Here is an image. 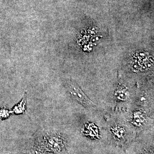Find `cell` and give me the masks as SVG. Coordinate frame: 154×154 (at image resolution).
Segmentation results:
<instances>
[{
  "label": "cell",
  "instance_id": "cell-5",
  "mask_svg": "<svg viewBox=\"0 0 154 154\" xmlns=\"http://www.w3.org/2000/svg\"><path fill=\"white\" fill-rule=\"evenodd\" d=\"M29 154H53L50 153H46V152H43L40 151L38 149L34 147V149H31V151L29 152Z\"/></svg>",
  "mask_w": 154,
  "mask_h": 154
},
{
  "label": "cell",
  "instance_id": "cell-2",
  "mask_svg": "<svg viewBox=\"0 0 154 154\" xmlns=\"http://www.w3.org/2000/svg\"><path fill=\"white\" fill-rule=\"evenodd\" d=\"M69 91L72 96L80 103L85 106H93L94 103L86 96L76 84L71 83L70 84Z\"/></svg>",
  "mask_w": 154,
  "mask_h": 154
},
{
  "label": "cell",
  "instance_id": "cell-4",
  "mask_svg": "<svg viewBox=\"0 0 154 154\" xmlns=\"http://www.w3.org/2000/svg\"><path fill=\"white\" fill-rule=\"evenodd\" d=\"M12 113H13L12 111L5 108L1 109L0 110V120H4L8 118Z\"/></svg>",
  "mask_w": 154,
  "mask_h": 154
},
{
  "label": "cell",
  "instance_id": "cell-3",
  "mask_svg": "<svg viewBox=\"0 0 154 154\" xmlns=\"http://www.w3.org/2000/svg\"><path fill=\"white\" fill-rule=\"evenodd\" d=\"M26 97L24 96L22 100L19 102V104L15 106L13 109V112L16 114L22 113L26 110Z\"/></svg>",
  "mask_w": 154,
  "mask_h": 154
},
{
  "label": "cell",
  "instance_id": "cell-1",
  "mask_svg": "<svg viewBox=\"0 0 154 154\" xmlns=\"http://www.w3.org/2000/svg\"><path fill=\"white\" fill-rule=\"evenodd\" d=\"M64 147L63 140L59 135L47 133L36 139L34 147L46 153L55 154L61 152Z\"/></svg>",
  "mask_w": 154,
  "mask_h": 154
}]
</instances>
